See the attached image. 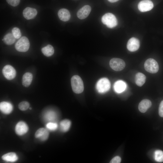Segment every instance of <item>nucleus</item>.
Returning a JSON list of instances; mask_svg holds the SVG:
<instances>
[{
	"instance_id": "1",
	"label": "nucleus",
	"mask_w": 163,
	"mask_h": 163,
	"mask_svg": "<svg viewBox=\"0 0 163 163\" xmlns=\"http://www.w3.org/2000/svg\"><path fill=\"white\" fill-rule=\"evenodd\" d=\"M71 84L72 90L75 93L80 94L83 91L84 89L83 83L79 76H73L71 79Z\"/></svg>"
},
{
	"instance_id": "2",
	"label": "nucleus",
	"mask_w": 163,
	"mask_h": 163,
	"mask_svg": "<svg viewBox=\"0 0 163 163\" xmlns=\"http://www.w3.org/2000/svg\"><path fill=\"white\" fill-rule=\"evenodd\" d=\"M102 23L109 28H113L117 26V20L115 16L111 13H107L102 17Z\"/></svg>"
},
{
	"instance_id": "3",
	"label": "nucleus",
	"mask_w": 163,
	"mask_h": 163,
	"mask_svg": "<svg viewBox=\"0 0 163 163\" xmlns=\"http://www.w3.org/2000/svg\"><path fill=\"white\" fill-rule=\"evenodd\" d=\"M110 87L109 80L106 78H102L97 82L96 88L97 91L100 93H104L109 90Z\"/></svg>"
},
{
	"instance_id": "4",
	"label": "nucleus",
	"mask_w": 163,
	"mask_h": 163,
	"mask_svg": "<svg viewBox=\"0 0 163 163\" xmlns=\"http://www.w3.org/2000/svg\"><path fill=\"white\" fill-rule=\"evenodd\" d=\"M30 46L29 41L26 37H21L16 43L15 47L16 49L20 52H25L29 49Z\"/></svg>"
},
{
	"instance_id": "5",
	"label": "nucleus",
	"mask_w": 163,
	"mask_h": 163,
	"mask_svg": "<svg viewBox=\"0 0 163 163\" xmlns=\"http://www.w3.org/2000/svg\"><path fill=\"white\" fill-rule=\"evenodd\" d=\"M144 66L146 71L151 73H157L159 68L158 62L152 58L146 60L144 63Z\"/></svg>"
},
{
	"instance_id": "6",
	"label": "nucleus",
	"mask_w": 163,
	"mask_h": 163,
	"mask_svg": "<svg viewBox=\"0 0 163 163\" xmlns=\"http://www.w3.org/2000/svg\"><path fill=\"white\" fill-rule=\"evenodd\" d=\"M111 68L116 71H120L123 69L125 66L124 61L121 59L118 58L112 59L109 62Z\"/></svg>"
},
{
	"instance_id": "7",
	"label": "nucleus",
	"mask_w": 163,
	"mask_h": 163,
	"mask_svg": "<svg viewBox=\"0 0 163 163\" xmlns=\"http://www.w3.org/2000/svg\"><path fill=\"white\" fill-rule=\"evenodd\" d=\"M58 118L57 113L55 111L49 110L45 111L43 115V120L46 122H56Z\"/></svg>"
},
{
	"instance_id": "8",
	"label": "nucleus",
	"mask_w": 163,
	"mask_h": 163,
	"mask_svg": "<svg viewBox=\"0 0 163 163\" xmlns=\"http://www.w3.org/2000/svg\"><path fill=\"white\" fill-rule=\"evenodd\" d=\"M2 73L4 77L8 80L13 79L16 75V71L13 67L10 65H6L4 67Z\"/></svg>"
},
{
	"instance_id": "9",
	"label": "nucleus",
	"mask_w": 163,
	"mask_h": 163,
	"mask_svg": "<svg viewBox=\"0 0 163 163\" xmlns=\"http://www.w3.org/2000/svg\"><path fill=\"white\" fill-rule=\"evenodd\" d=\"M154 6L153 2L150 0H142L138 5L139 10L141 12H145L151 10Z\"/></svg>"
},
{
	"instance_id": "10",
	"label": "nucleus",
	"mask_w": 163,
	"mask_h": 163,
	"mask_svg": "<svg viewBox=\"0 0 163 163\" xmlns=\"http://www.w3.org/2000/svg\"><path fill=\"white\" fill-rule=\"evenodd\" d=\"M28 127L24 122L20 121L16 124L15 130L16 133L19 136H22L28 132Z\"/></svg>"
},
{
	"instance_id": "11",
	"label": "nucleus",
	"mask_w": 163,
	"mask_h": 163,
	"mask_svg": "<svg viewBox=\"0 0 163 163\" xmlns=\"http://www.w3.org/2000/svg\"><path fill=\"white\" fill-rule=\"evenodd\" d=\"M140 46L139 40L135 37H132L129 40L127 44V49L131 52L137 50Z\"/></svg>"
},
{
	"instance_id": "12",
	"label": "nucleus",
	"mask_w": 163,
	"mask_h": 163,
	"mask_svg": "<svg viewBox=\"0 0 163 163\" xmlns=\"http://www.w3.org/2000/svg\"><path fill=\"white\" fill-rule=\"evenodd\" d=\"M49 135L48 129L46 128H41L36 132L35 136L36 138L41 141H45L48 139Z\"/></svg>"
},
{
	"instance_id": "13",
	"label": "nucleus",
	"mask_w": 163,
	"mask_h": 163,
	"mask_svg": "<svg viewBox=\"0 0 163 163\" xmlns=\"http://www.w3.org/2000/svg\"><path fill=\"white\" fill-rule=\"evenodd\" d=\"M91 11V8L89 5H86L80 8L77 12V15L80 19L86 18L89 15Z\"/></svg>"
},
{
	"instance_id": "14",
	"label": "nucleus",
	"mask_w": 163,
	"mask_h": 163,
	"mask_svg": "<svg viewBox=\"0 0 163 163\" xmlns=\"http://www.w3.org/2000/svg\"><path fill=\"white\" fill-rule=\"evenodd\" d=\"M23 14L25 18L29 20L35 17L37 14V11L35 8L28 7L24 9Z\"/></svg>"
},
{
	"instance_id": "15",
	"label": "nucleus",
	"mask_w": 163,
	"mask_h": 163,
	"mask_svg": "<svg viewBox=\"0 0 163 163\" xmlns=\"http://www.w3.org/2000/svg\"><path fill=\"white\" fill-rule=\"evenodd\" d=\"M0 109L3 113L8 114L12 111L13 107L12 104L9 102L2 101L0 103Z\"/></svg>"
},
{
	"instance_id": "16",
	"label": "nucleus",
	"mask_w": 163,
	"mask_h": 163,
	"mask_svg": "<svg viewBox=\"0 0 163 163\" xmlns=\"http://www.w3.org/2000/svg\"><path fill=\"white\" fill-rule=\"evenodd\" d=\"M126 87V83L121 80L116 81L113 85V89L114 91L118 93H120L124 91Z\"/></svg>"
},
{
	"instance_id": "17",
	"label": "nucleus",
	"mask_w": 163,
	"mask_h": 163,
	"mask_svg": "<svg viewBox=\"0 0 163 163\" xmlns=\"http://www.w3.org/2000/svg\"><path fill=\"white\" fill-rule=\"evenodd\" d=\"M151 105L152 103L150 100L145 99L142 100L139 103L138 109L140 112L144 113L146 112Z\"/></svg>"
},
{
	"instance_id": "18",
	"label": "nucleus",
	"mask_w": 163,
	"mask_h": 163,
	"mask_svg": "<svg viewBox=\"0 0 163 163\" xmlns=\"http://www.w3.org/2000/svg\"><path fill=\"white\" fill-rule=\"evenodd\" d=\"M2 158L6 162H14L18 160V157L15 153L10 152L3 155Z\"/></svg>"
},
{
	"instance_id": "19",
	"label": "nucleus",
	"mask_w": 163,
	"mask_h": 163,
	"mask_svg": "<svg viewBox=\"0 0 163 163\" xmlns=\"http://www.w3.org/2000/svg\"><path fill=\"white\" fill-rule=\"evenodd\" d=\"M58 16L59 19L63 21L69 20L70 18V14L69 11L65 8L60 9L58 12Z\"/></svg>"
},
{
	"instance_id": "20",
	"label": "nucleus",
	"mask_w": 163,
	"mask_h": 163,
	"mask_svg": "<svg viewBox=\"0 0 163 163\" xmlns=\"http://www.w3.org/2000/svg\"><path fill=\"white\" fill-rule=\"evenodd\" d=\"M33 78L32 74L26 72L23 75L22 78V84L25 87H28L31 84Z\"/></svg>"
},
{
	"instance_id": "21",
	"label": "nucleus",
	"mask_w": 163,
	"mask_h": 163,
	"mask_svg": "<svg viewBox=\"0 0 163 163\" xmlns=\"http://www.w3.org/2000/svg\"><path fill=\"white\" fill-rule=\"evenodd\" d=\"M146 77L143 73L138 72L135 76V81L136 84L139 86H142L145 83Z\"/></svg>"
},
{
	"instance_id": "22",
	"label": "nucleus",
	"mask_w": 163,
	"mask_h": 163,
	"mask_svg": "<svg viewBox=\"0 0 163 163\" xmlns=\"http://www.w3.org/2000/svg\"><path fill=\"white\" fill-rule=\"evenodd\" d=\"M71 124V122L69 120H64L61 121L59 123L60 129L63 132H66L69 130Z\"/></svg>"
},
{
	"instance_id": "23",
	"label": "nucleus",
	"mask_w": 163,
	"mask_h": 163,
	"mask_svg": "<svg viewBox=\"0 0 163 163\" xmlns=\"http://www.w3.org/2000/svg\"><path fill=\"white\" fill-rule=\"evenodd\" d=\"M41 51L47 57L52 56L54 54V52L53 47L50 44L42 48Z\"/></svg>"
},
{
	"instance_id": "24",
	"label": "nucleus",
	"mask_w": 163,
	"mask_h": 163,
	"mask_svg": "<svg viewBox=\"0 0 163 163\" xmlns=\"http://www.w3.org/2000/svg\"><path fill=\"white\" fill-rule=\"evenodd\" d=\"M16 38L12 34L8 33L4 37L2 40L6 44L10 45L14 43L15 41Z\"/></svg>"
},
{
	"instance_id": "25",
	"label": "nucleus",
	"mask_w": 163,
	"mask_h": 163,
	"mask_svg": "<svg viewBox=\"0 0 163 163\" xmlns=\"http://www.w3.org/2000/svg\"><path fill=\"white\" fill-rule=\"evenodd\" d=\"M155 158L157 162H163V152L160 150H156L155 152Z\"/></svg>"
},
{
	"instance_id": "26",
	"label": "nucleus",
	"mask_w": 163,
	"mask_h": 163,
	"mask_svg": "<svg viewBox=\"0 0 163 163\" xmlns=\"http://www.w3.org/2000/svg\"><path fill=\"white\" fill-rule=\"evenodd\" d=\"M46 128L50 131H54L57 129L58 125L56 122H49L46 124Z\"/></svg>"
},
{
	"instance_id": "27",
	"label": "nucleus",
	"mask_w": 163,
	"mask_h": 163,
	"mask_svg": "<svg viewBox=\"0 0 163 163\" xmlns=\"http://www.w3.org/2000/svg\"><path fill=\"white\" fill-rule=\"evenodd\" d=\"M29 103L26 101H23L21 102L18 104L19 109L22 111H25L29 107Z\"/></svg>"
},
{
	"instance_id": "28",
	"label": "nucleus",
	"mask_w": 163,
	"mask_h": 163,
	"mask_svg": "<svg viewBox=\"0 0 163 163\" xmlns=\"http://www.w3.org/2000/svg\"><path fill=\"white\" fill-rule=\"evenodd\" d=\"M13 35L16 39L19 38L21 36V33L20 30L18 27H14L12 30Z\"/></svg>"
},
{
	"instance_id": "29",
	"label": "nucleus",
	"mask_w": 163,
	"mask_h": 163,
	"mask_svg": "<svg viewBox=\"0 0 163 163\" xmlns=\"http://www.w3.org/2000/svg\"><path fill=\"white\" fill-rule=\"evenodd\" d=\"M8 3L10 5L15 7L20 3V0H6Z\"/></svg>"
},
{
	"instance_id": "30",
	"label": "nucleus",
	"mask_w": 163,
	"mask_h": 163,
	"mask_svg": "<svg viewBox=\"0 0 163 163\" xmlns=\"http://www.w3.org/2000/svg\"><path fill=\"white\" fill-rule=\"evenodd\" d=\"M158 113L161 117H163V100L162 101L160 104L158 108Z\"/></svg>"
},
{
	"instance_id": "31",
	"label": "nucleus",
	"mask_w": 163,
	"mask_h": 163,
	"mask_svg": "<svg viewBox=\"0 0 163 163\" xmlns=\"http://www.w3.org/2000/svg\"><path fill=\"white\" fill-rule=\"evenodd\" d=\"M121 161V158L118 156L113 158L110 162V163H120Z\"/></svg>"
},
{
	"instance_id": "32",
	"label": "nucleus",
	"mask_w": 163,
	"mask_h": 163,
	"mask_svg": "<svg viewBox=\"0 0 163 163\" xmlns=\"http://www.w3.org/2000/svg\"><path fill=\"white\" fill-rule=\"evenodd\" d=\"M109 2L113 3L117 2L119 0H108Z\"/></svg>"
},
{
	"instance_id": "33",
	"label": "nucleus",
	"mask_w": 163,
	"mask_h": 163,
	"mask_svg": "<svg viewBox=\"0 0 163 163\" xmlns=\"http://www.w3.org/2000/svg\"><path fill=\"white\" fill-rule=\"evenodd\" d=\"M31 109H32V108H31V107H30V108H29V109H30V110H31Z\"/></svg>"
}]
</instances>
